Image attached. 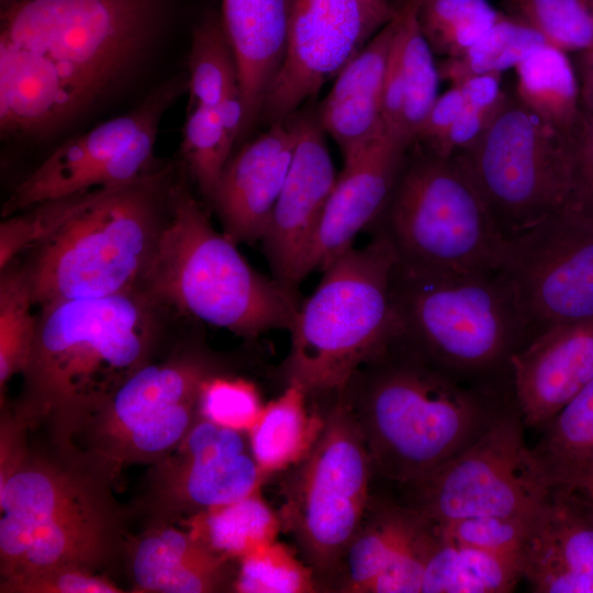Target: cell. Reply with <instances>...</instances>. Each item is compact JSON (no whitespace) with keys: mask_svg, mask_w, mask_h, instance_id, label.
Here are the masks:
<instances>
[{"mask_svg":"<svg viewBox=\"0 0 593 593\" xmlns=\"http://www.w3.org/2000/svg\"><path fill=\"white\" fill-rule=\"evenodd\" d=\"M396 12L390 0H294L286 56L259 120L272 124L293 115Z\"/></svg>","mask_w":593,"mask_h":593,"instance_id":"2e32d148","label":"cell"},{"mask_svg":"<svg viewBox=\"0 0 593 593\" xmlns=\"http://www.w3.org/2000/svg\"><path fill=\"white\" fill-rule=\"evenodd\" d=\"M391 289L398 338L460 380L511 371V356L529 342L512 287L500 270L444 273L396 258Z\"/></svg>","mask_w":593,"mask_h":593,"instance_id":"9c48e42d","label":"cell"},{"mask_svg":"<svg viewBox=\"0 0 593 593\" xmlns=\"http://www.w3.org/2000/svg\"><path fill=\"white\" fill-rule=\"evenodd\" d=\"M142 289L161 305L244 337L290 331L300 306L296 291L258 272L213 228L184 175L177 176Z\"/></svg>","mask_w":593,"mask_h":593,"instance_id":"8992f818","label":"cell"},{"mask_svg":"<svg viewBox=\"0 0 593 593\" xmlns=\"http://www.w3.org/2000/svg\"><path fill=\"white\" fill-rule=\"evenodd\" d=\"M536 517L482 516L433 525L438 537L448 542L497 552H523Z\"/></svg>","mask_w":593,"mask_h":593,"instance_id":"60d3db41","label":"cell"},{"mask_svg":"<svg viewBox=\"0 0 593 593\" xmlns=\"http://www.w3.org/2000/svg\"><path fill=\"white\" fill-rule=\"evenodd\" d=\"M407 149L385 134L345 158L324 209L306 264V275L323 270L373 226L393 192Z\"/></svg>","mask_w":593,"mask_h":593,"instance_id":"d6986e66","label":"cell"},{"mask_svg":"<svg viewBox=\"0 0 593 593\" xmlns=\"http://www.w3.org/2000/svg\"><path fill=\"white\" fill-rule=\"evenodd\" d=\"M187 75V108H216L240 89L236 58L220 13L208 14L194 29Z\"/></svg>","mask_w":593,"mask_h":593,"instance_id":"1f68e13d","label":"cell"},{"mask_svg":"<svg viewBox=\"0 0 593 593\" xmlns=\"http://www.w3.org/2000/svg\"><path fill=\"white\" fill-rule=\"evenodd\" d=\"M500 271L532 340L546 329L593 318V217L566 203L507 239Z\"/></svg>","mask_w":593,"mask_h":593,"instance_id":"9a60e30c","label":"cell"},{"mask_svg":"<svg viewBox=\"0 0 593 593\" xmlns=\"http://www.w3.org/2000/svg\"><path fill=\"white\" fill-rule=\"evenodd\" d=\"M422 519L413 508L371 490L362 522L326 592L366 593Z\"/></svg>","mask_w":593,"mask_h":593,"instance_id":"d4e9b609","label":"cell"},{"mask_svg":"<svg viewBox=\"0 0 593 593\" xmlns=\"http://www.w3.org/2000/svg\"><path fill=\"white\" fill-rule=\"evenodd\" d=\"M267 479L247 434L200 417L178 447L154 465L142 505L149 524L171 523L246 497Z\"/></svg>","mask_w":593,"mask_h":593,"instance_id":"e0dca14e","label":"cell"},{"mask_svg":"<svg viewBox=\"0 0 593 593\" xmlns=\"http://www.w3.org/2000/svg\"><path fill=\"white\" fill-rule=\"evenodd\" d=\"M374 232L399 261L425 270L499 271L507 239L458 155L441 158L413 145Z\"/></svg>","mask_w":593,"mask_h":593,"instance_id":"30bf717a","label":"cell"},{"mask_svg":"<svg viewBox=\"0 0 593 593\" xmlns=\"http://www.w3.org/2000/svg\"><path fill=\"white\" fill-rule=\"evenodd\" d=\"M288 470L278 512L282 529L326 592L362 522L372 482L366 444L338 396L311 451Z\"/></svg>","mask_w":593,"mask_h":593,"instance_id":"8fae6325","label":"cell"},{"mask_svg":"<svg viewBox=\"0 0 593 593\" xmlns=\"http://www.w3.org/2000/svg\"><path fill=\"white\" fill-rule=\"evenodd\" d=\"M107 578L76 569L56 570L24 581L11 593H118Z\"/></svg>","mask_w":593,"mask_h":593,"instance_id":"f6af8a7d","label":"cell"},{"mask_svg":"<svg viewBox=\"0 0 593 593\" xmlns=\"http://www.w3.org/2000/svg\"><path fill=\"white\" fill-rule=\"evenodd\" d=\"M125 553L136 592L210 593L232 589V562L171 523L149 524Z\"/></svg>","mask_w":593,"mask_h":593,"instance_id":"603a6c76","label":"cell"},{"mask_svg":"<svg viewBox=\"0 0 593 593\" xmlns=\"http://www.w3.org/2000/svg\"><path fill=\"white\" fill-rule=\"evenodd\" d=\"M547 44L538 31L504 13L462 56L439 63V77L455 86L472 76L501 74Z\"/></svg>","mask_w":593,"mask_h":593,"instance_id":"d6a6232c","label":"cell"},{"mask_svg":"<svg viewBox=\"0 0 593 593\" xmlns=\"http://www.w3.org/2000/svg\"><path fill=\"white\" fill-rule=\"evenodd\" d=\"M404 104L405 86L396 30L383 79L381 112L385 135L403 148L407 149L402 142Z\"/></svg>","mask_w":593,"mask_h":593,"instance_id":"bcb514c9","label":"cell"},{"mask_svg":"<svg viewBox=\"0 0 593 593\" xmlns=\"http://www.w3.org/2000/svg\"><path fill=\"white\" fill-rule=\"evenodd\" d=\"M523 552L593 574V516L572 494L555 486Z\"/></svg>","mask_w":593,"mask_h":593,"instance_id":"f546056e","label":"cell"},{"mask_svg":"<svg viewBox=\"0 0 593 593\" xmlns=\"http://www.w3.org/2000/svg\"><path fill=\"white\" fill-rule=\"evenodd\" d=\"M187 91L188 75H176L131 112L66 141L14 188L2 215L93 188L124 186L158 168L154 148L159 123Z\"/></svg>","mask_w":593,"mask_h":593,"instance_id":"5bb4252c","label":"cell"},{"mask_svg":"<svg viewBox=\"0 0 593 593\" xmlns=\"http://www.w3.org/2000/svg\"><path fill=\"white\" fill-rule=\"evenodd\" d=\"M463 161L506 239L563 206L571 190L569 134L526 107L505 102Z\"/></svg>","mask_w":593,"mask_h":593,"instance_id":"7c38bea8","label":"cell"},{"mask_svg":"<svg viewBox=\"0 0 593 593\" xmlns=\"http://www.w3.org/2000/svg\"><path fill=\"white\" fill-rule=\"evenodd\" d=\"M523 577L538 593H593V574L523 552Z\"/></svg>","mask_w":593,"mask_h":593,"instance_id":"ee69618b","label":"cell"},{"mask_svg":"<svg viewBox=\"0 0 593 593\" xmlns=\"http://www.w3.org/2000/svg\"><path fill=\"white\" fill-rule=\"evenodd\" d=\"M553 481L526 447L519 418L503 413L461 452L422 481L403 486L399 501L434 525L482 516L535 518Z\"/></svg>","mask_w":593,"mask_h":593,"instance_id":"4fadbf2b","label":"cell"},{"mask_svg":"<svg viewBox=\"0 0 593 593\" xmlns=\"http://www.w3.org/2000/svg\"><path fill=\"white\" fill-rule=\"evenodd\" d=\"M515 94L532 111L569 134L581 112L574 68L562 49L547 44L515 67Z\"/></svg>","mask_w":593,"mask_h":593,"instance_id":"f1b7e54d","label":"cell"},{"mask_svg":"<svg viewBox=\"0 0 593 593\" xmlns=\"http://www.w3.org/2000/svg\"><path fill=\"white\" fill-rule=\"evenodd\" d=\"M294 0H222L221 19L237 63L244 103L239 141L258 122L286 56Z\"/></svg>","mask_w":593,"mask_h":593,"instance_id":"7402d4cb","label":"cell"},{"mask_svg":"<svg viewBox=\"0 0 593 593\" xmlns=\"http://www.w3.org/2000/svg\"><path fill=\"white\" fill-rule=\"evenodd\" d=\"M438 536V535H437ZM523 577V552H497L441 540L428 559L422 593H502Z\"/></svg>","mask_w":593,"mask_h":593,"instance_id":"4316f807","label":"cell"},{"mask_svg":"<svg viewBox=\"0 0 593 593\" xmlns=\"http://www.w3.org/2000/svg\"><path fill=\"white\" fill-rule=\"evenodd\" d=\"M395 262L390 240L374 232L368 245L353 246L323 269L289 331L291 346L281 366L287 385L327 405L359 366L398 337L391 289Z\"/></svg>","mask_w":593,"mask_h":593,"instance_id":"52a82bcc","label":"cell"},{"mask_svg":"<svg viewBox=\"0 0 593 593\" xmlns=\"http://www.w3.org/2000/svg\"><path fill=\"white\" fill-rule=\"evenodd\" d=\"M398 37L405 86L402 142L410 149L439 97L440 78L434 53L422 33L414 0H407L399 10Z\"/></svg>","mask_w":593,"mask_h":593,"instance_id":"4dcf8cb0","label":"cell"},{"mask_svg":"<svg viewBox=\"0 0 593 593\" xmlns=\"http://www.w3.org/2000/svg\"><path fill=\"white\" fill-rule=\"evenodd\" d=\"M502 11L567 52L593 51L591 0H502Z\"/></svg>","mask_w":593,"mask_h":593,"instance_id":"8d00e7d4","label":"cell"},{"mask_svg":"<svg viewBox=\"0 0 593 593\" xmlns=\"http://www.w3.org/2000/svg\"><path fill=\"white\" fill-rule=\"evenodd\" d=\"M164 0H0V135L48 138L116 92L156 40Z\"/></svg>","mask_w":593,"mask_h":593,"instance_id":"6da1fadb","label":"cell"},{"mask_svg":"<svg viewBox=\"0 0 593 593\" xmlns=\"http://www.w3.org/2000/svg\"><path fill=\"white\" fill-rule=\"evenodd\" d=\"M293 119L292 161L261 240L273 278L296 291L337 177L317 112Z\"/></svg>","mask_w":593,"mask_h":593,"instance_id":"ac0fdd59","label":"cell"},{"mask_svg":"<svg viewBox=\"0 0 593 593\" xmlns=\"http://www.w3.org/2000/svg\"><path fill=\"white\" fill-rule=\"evenodd\" d=\"M579 69L581 80H593V51L579 53Z\"/></svg>","mask_w":593,"mask_h":593,"instance_id":"c3c4849f","label":"cell"},{"mask_svg":"<svg viewBox=\"0 0 593 593\" xmlns=\"http://www.w3.org/2000/svg\"><path fill=\"white\" fill-rule=\"evenodd\" d=\"M553 484L593 461V380L552 419L537 451Z\"/></svg>","mask_w":593,"mask_h":593,"instance_id":"d590c367","label":"cell"},{"mask_svg":"<svg viewBox=\"0 0 593 593\" xmlns=\"http://www.w3.org/2000/svg\"><path fill=\"white\" fill-rule=\"evenodd\" d=\"M437 541L434 525L423 517L417 528L370 583L366 593L421 592L424 572Z\"/></svg>","mask_w":593,"mask_h":593,"instance_id":"b9f144b4","label":"cell"},{"mask_svg":"<svg viewBox=\"0 0 593 593\" xmlns=\"http://www.w3.org/2000/svg\"><path fill=\"white\" fill-rule=\"evenodd\" d=\"M0 391L12 376L24 370L35 337L37 316L23 267L13 261L0 270Z\"/></svg>","mask_w":593,"mask_h":593,"instance_id":"e575fe53","label":"cell"},{"mask_svg":"<svg viewBox=\"0 0 593 593\" xmlns=\"http://www.w3.org/2000/svg\"><path fill=\"white\" fill-rule=\"evenodd\" d=\"M581 105L593 115V80H581Z\"/></svg>","mask_w":593,"mask_h":593,"instance_id":"681fc988","label":"cell"},{"mask_svg":"<svg viewBox=\"0 0 593 593\" xmlns=\"http://www.w3.org/2000/svg\"><path fill=\"white\" fill-rule=\"evenodd\" d=\"M233 146L225 133L219 105L187 108L180 152L184 169L209 201L232 157Z\"/></svg>","mask_w":593,"mask_h":593,"instance_id":"f35d334b","label":"cell"},{"mask_svg":"<svg viewBox=\"0 0 593 593\" xmlns=\"http://www.w3.org/2000/svg\"><path fill=\"white\" fill-rule=\"evenodd\" d=\"M569 137L571 190L567 202L593 217V115L583 108Z\"/></svg>","mask_w":593,"mask_h":593,"instance_id":"7bdbcfd3","label":"cell"},{"mask_svg":"<svg viewBox=\"0 0 593 593\" xmlns=\"http://www.w3.org/2000/svg\"><path fill=\"white\" fill-rule=\"evenodd\" d=\"M398 12L339 71L317 111L323 130L338 144L344 159L385 134L381 96Z\"/></svg>","mask_w":593,"mask_h":593,"instance_id":"cb8c5ba5","label":"cell"},{"mask_svg":"<svg viewBox=\"0 0 593 593\" xmlns=\"http://www.w3.org/2000/svg\"><path fill=\"white\" fill-rule=\"evenodd\" d=\"M574 497H575V496H574ZM578 500H579V499H578ZM579 501H580V500H579ZM580 502H582V501H580ZM582 503L586 506V508L589 510V512H590L591 515L593 516V506H592V505H589V504H586V503H584V502H582Z\"/></svg>","mask_w":593,"mask_h":593,"instance_id":"f907efd6","label":"cell"},{"mask_svg":"<svg viewBox=\"0 0 593 593\" xmlns=\"http://www.w3.org/2000/svg\"><path fill=\"white\" fill-rule=\"evenodd\" d=\"M510 369L523 422L548 427L593 380V318L546 329L511 356Z\"/></svg>","mask_w":593,"mask_h":593,"instance_id":"ffe728a7","label":"cell"},{"mask_svg":"<svg viewBox=\"0 0 593 593\" xmlns=\"http://www.w3.org/2000/svg\"><path fill=\"white\" fill-rule=\"evenodd\" d=\"M265 405L257 387L227 373L208 380L199 399V413L204 419L240 433H249Z\"/></svg>","mask_w":593,"mask_h":593,"instance_id":"ab89813d","label":"cell"},{"mask_svg":"<svg viewBox=\"0 0 593 593\" xmlns=\"http://www.w3.org/2000/svg\"><path fill=\"white\" fill-rule=\"evenodd\" d=\"M309 404L300 387L288 384L247 433L251 455L267 478L299 463L320 437L328 407Z\"/></svg>","mask_w":593,"mask_h":593,"instance_id":"484cf974","label":"cell"},{"mask_svg":"<svg viewBox=\"0 0 593 593\" xmlns=\"http://www.w3.org/2000/svg\"><path fill=\"white\" fill-rule=\"evenodd\" d=\"M423 35L432 52L462 56L503 15L488 0H414Z\"/></svg>","mask_w":593,"mask_h":593,"instance_id":"836d02e7","label":"cell"},{"mask_svg":"<svg viewBox=\"0 0 593 593\" xmlns=\"http://www.w3.org/2000/svg\"><path fill=\"white\" fill-rule=\"evenodd\" d=\"M232 591L315 593L321 589L312 568L287 545L275 540L238 560Z\"/></svg>","mask_w":593,"mask_h":593,"instance_id":"74e56055","label":"cell"},{"mask_svg":"<svg viewBox=\"0 0 593 593\" xmlns=\"http://www.w3.org/2000/svg\"><path fill=\"white\" fill-rule=\"evenodd\" d=\"M26 429L1 427V592L56 570L94 573L125 553L128 511L112 479L54 449L31 451Z\"/></svg>","mask_w":593,"mask_h":593,"instance_id":"7a4b0ae2","label":"cell"},{"mask_svg":"<svg viewBox=\"0 0 593 593\" xmlns=\"http://www.w3.org/2000/svg\"><path fill=\"white\" fill-rule=\"evenodd\" d=\"M296 143L293 115L270 124L227 161L210 202L235 244L262 238Z\"/></svg>","mask_w":593,"mask_h":593,"instance_id":"44dd1931","label":"cell"},{"mask_svg":"<svg viewBox=\"0 0 593 593\" xmlns=\"http://www.w3.org/2000/svg\"><path fill=\"white\" fill-rule=\"evenodd\" d=\"M591 1H592V7H593V0H591Z\"/></svg>","mask_w":593,"mask_h":593,"instance_id":"816d5d0a","label":"cell"},{"mask_svg":"<svg viewBox=\"0 0 593 593\" xmlns=\"http://www.w3.org/2000/svg\"><path fill=\"white\" fill-rule=\"evenodd\" d=\"M258 490L238 501L183 518L187 532L213 553L239 560L257 548L277 540L282 529L275 512Z\"/></svg>","mask_w":593,"mask_h":593,"instance_id":"83f0119b","label":"cell"},{"mask_svg":"<svg viewBox=\"0 0 593 593\" xmlns=\"http://www.w3.org/2000/svg\"><path fill=\"white\" fill-rule=\"evenodd\" d=\"M160 306L144 289L41 305L14 416L52 425L113 391L153 360Z\"/></svg>","mask_w":593,"mask_h":593,"instance_id":"277c9868","label":"cell"},{"mask_svg":"<svg viewBox=\"0 0 593 593\" xmlns=\"http://www.w3.org/2000/svg\"><path fill=\"white\" fill-rule=\"evenodd\" d=\"M160 165L124 186L96 188L33 247L24 271L34 304L142 289L171 211L177 179Z\"/></svg>","mask_w":593,"mask_h":593,"instance_id":"5b68a950","label":"cell"},{"mask_svg":"<svg viewBox=\"0 0 593 593\" xmlns=\"http://www.w3.org/2000/svg\"><path fill=\"white\" fill-rule=\"evenodd\" d=\"M555 486L593 506V461L562 475L555 482Z\"/></svg>","mask_w":593,"mask_h":593,"instance_id":"7dc6e473","label":"cell"},{"mask_svg":"<svg viewBox=\"0 0 593 593\" xmlns=\"http://www.w3.org/2000/svg\"><path fill=\"white\" fill-rule=\"evenodd\" d=\"M222 373L226 367L197 347L152 360L93 404L51 425L54 449L112 480L127 465L154 466L201 417L202 387Z\"/></svg>","mask_w":593,"mask_h":593,"instance_id":"ba28073f","label":"cell"},{"mask_svg":"<svg viewBox=\"0 0 593 593\" xmlns=\"http://www.w3.org/2000/svg\"><path fill=\"white\" fill-rule=\"evenodd\" d=\"M485 385H465L398 337L359 366L337 395L366 444L372 479L422 481L488 426Z\"/></svg>","mask_w":593,"mask_h":593,"instance_id":"3957f363","label":"cell"}]
</instances>
